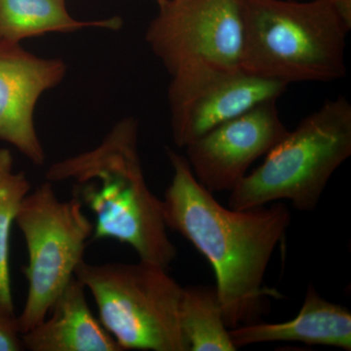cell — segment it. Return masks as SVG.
Listing matches in <instances>:
<instances>
[{
  "instance_id": "6da1fadb",
  "label": "cell",
  "mask_w": 351,
  "mask_h": 351,
  "mask_svg": "<svg viewBox=\"0 0 351 351\" xmlns=\"http://www.w3.org/2000/svg\"><path fill=\"white\" fill-rule=\"evenodd\" d=\"M166 154L173 170L161 199L166 226L211 263L228 329L257 322L269 298L278 297L265 287V276L290 226V211L281 201L245 210L223 206L196 180L186 157L171 147Z\"/></svg>"
},
{
  "instance_id": "7a4b0ae2",
  "label": "cell",
  "mask_w": 351,
  "mask_h": 351,
  "mask_svg": "<svg viewBox=\"0 0 351 351\" xmlns=\"http://www.w3.org/2000/svg\"><path fill=\"white\" fill-rule=\"evenodd\" d=\"M45 179L73 181V196L96 219L92 239L117 240L130 246L140 260L167 269L177 258L162 200L145 180L134 117L117 122L94 149L53 163Z\"/></svg>"
},
{
  "instance_id": "3957f363",
  "label": "cell",
  "mask_w": 351,
  "mask_h": 351,
  "mask_svg": "<svg viewBox=\"0 0 351 351\" xmlns=\"http://www.w3.org/2000/svg\"><path fill=\"white\" fill-rule=\"evenodd\" d=\"M239 6L244 73L287 85L345 77L351 27L331 0H239Z\"/></svg>"
},
{
  "instance_id": "277c9868",
  "label": "cell",
  "mask_w": 351,
  "mask_h": 351,
  "mask_svg": "<svg viewBox=\"0 0 351 351\" xmlns=\"http://www.w3.org/2000/svg\"><path fill=\"white\" fill-rule=\"evenodd\" d=\"M351 156V105L338 96L307 115L230 191L228 207L251 209L290 201L313 211L328 182Z\"/></svg>"
},
{
  "instance_id": "5b68a950",
  "label": "cell",
  "mask_w": 351,
  "mask_h": 351,
  "mask_svg": "<svg viewBox=\"0 0 351 351\" xmlns=\"http://www.w3.org/2000/svg\"><path fill=\"white\" fill-rule=\"evenodd\" d=\"M167 267L80 263L75 277L93 297L100 322L122 350L189 351L180 324L182 287Z\"/></svg>"
},
{
  "instance_id": "8992f818",
  "label": "cell",
  "mask_w": 351,
  "mask_h": 351,
  "mask_svg": "<svg viewBox=\"0 0 351 351\" xmlns=\"http://www.w3.org/2000/svg\"><path fill=\"white\" fill-rule=\"evenodd\" d=\"M15 223L29 255L24 269L27 294L17 316L23 335L48 315L57 298L75 277L93 237L94 223L77 198L60 199L49 181L25 196Z\"/></svg>"
},
{
  "instance_id": "52a82bcc",
  "label": "cell",
  "mask_w": 351,
  "mask_h": 351,
  "mask_svg": "<svg viewBox=\"0 0 351 351\" xmlns=\"http://www.w3.org/2000/svg\"><path fill=\"white\" fill-rule=\"evenodd\" d=\"M145 41L173 76L200 69H240L239 0H162Z\"/></svg>"
},
{
  "instance_id": "ba28073f",
  "label": "cell",
  "mask_w": 351,
  "mask_h": 351,
  "mask_svg": "<svg viewBox=\"0 0 351 351\" xmlns=\"http://www.w3.org/2000/svg\"><path fill=\"white\" fill-rule=\"evenodd\" d=\"M287 87L241 69H200L173 76L168 89L173 140L186 147L215 127L277 100Z\"/></svg>"
},
{
  "instance_id": "9c48e42d",
  "label": "cell",
  "mask_w": 351,
  "mask_h": 351,
  "mask_svg": "<svg viewBox=\"0 0 351 351\" xmlns=\"http://www.w3.org/2000/svg\"><path fill=\"white\" fill-rule=\"evenodd\" d=\"M277 100L260 104L186 145V160L196 180L210 193L230 191L249 167L288 133Z\"/></svg>"
},
{
  "instance_id": "30bf717a",
  "label": "cell",
  "mask_w": 351,
  "mask_h": 351,
  "mask_svg": "<svg viewBox=\"0 0 351 351\" xmlns=\"http://www.w3.org/2000/svg\"><path fill=\"white\" fill-rule=\"evenodd\" d=\"M66 75L61 59L36 56L20 43H0V141L38 166L46 156L34 124L36 107Z\"/></svg>"
},
{
  "instance_id": "8fae6325",
  "label": "cell",
  "mask_w": 351,
  "mask_h": 351,
  "mask_svg": "<svg viewBox=\"0 0 351 351\" xmlns=\"http://www.w3.org/2000/svg\"><path fill=\"white\" fill-rule=\"evenodd\" d=\"M233 345L263 343H302L351 350V313L346 307L327 301L313 285L294 319L283 323H249L230 329Z\"/></svg>"
},
{
  "instance_id": "7c38bea8",
  "label": "cell",
  "mask_w": 351,
  "mask_h": 351,
  "mask_svg": "<svg viewBox=\"0 0 351 351\" xmlns=\"http://www.w3.org/2000/svg\"><path fill=\"white\" fill-rule=\"evenodd\" d=\"M84 285L76 277L41 322L22 335L29 351H123L95 318Z\"/></svg>"
},
{
  "instance_id": "4fadbf2b",
  "label": "cell",
  "mask_w": 351,
  "mask_h": 351,
  "mask_svg": "<svg viewBox=\"0 0 351 351\" xmlns=\"http://www.w3.org/2000/svg\"><path fill=\"white\" fill-rule=\"evenodd\" d=\"M121 27L119 17L76 20L69 13L66 0H0V43H20L52 32L71 34L90 27L117 31Z\"/></svg>"
},
{
  "instance_id": "5bb4252c",
  "label": "cell",
  "mask_w": 351,
  "mask_h": 351,
  "mask_svg": "<svg viewBox=\"0 0 351 351\" xmlns=\"http://www.w3.org/2000/svg\"><path fill=\"white\" fill-rule=\"evenodd\" d=\"M180 324L189 351H235L216 286L182 287Z\"/></svg>"
},
{
  "instance_id": "9a60e30c",
  "label": "cell",
  "mask_w": 351,
  "mask_h": 351,
  "mask_svg": "<svg viewBox=\"0 0 351 351\" xmlns=\"http://www.w3.org/2000/svg\"><path fill=\"white\" fill-rule=\"evenodd\" d=\"M31 193L24 172H16L9 149H0V308L15 313L10 274V241L21 205Z\"/></svg>"
},
{
  "instance_id": "2e32d148",
  "label": "cell",
  "mask_w": 351,
  "mask_h": 351,
  "mask_svg": "<svg viewBox=\"0 0 351 351\" xmlns=\"http://www.w3.org/2000/svg\"><path fill=\"white\" fill-rule=\"evenodd\" d=\"M24 350L17 316L0 308V351Z\"/></svg>"
},
{
  "instance_id": "e0dca14e",
  "label": "cell",
  "mask_w": 351,
  "mask_h": 351,
  "mask_svg": "<svg viewBox=\"0 0 351 351\" xmlns=\"http://www.w3.org/2000/svg\"><path fill=\"white\" fill-rule=\"evenodd\" d=\"M156 1H157V4H158V3H160V2L162 1V0H156Z\"/></svg>"
}]
</instances>
